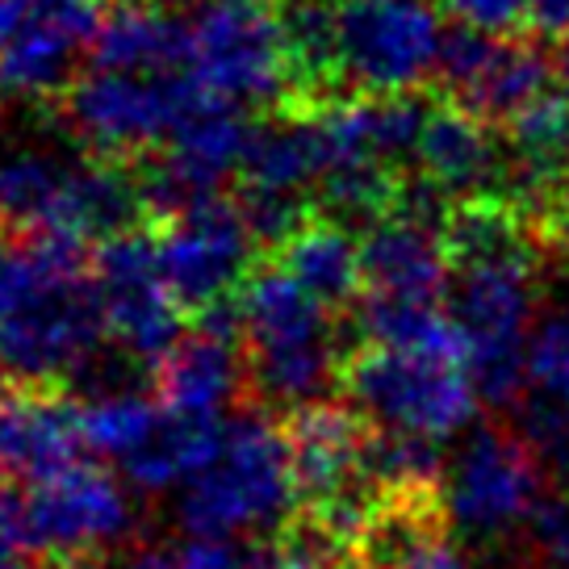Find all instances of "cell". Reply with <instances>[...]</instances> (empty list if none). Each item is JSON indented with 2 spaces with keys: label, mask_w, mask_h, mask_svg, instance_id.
Here are the masks:
<instances>
[{
  "label": "cell",
  "mask_w": 569,
  "mask_h": 569,
  "mask_svg": "<svg viewBox=\"0 0 569 569\" xmlns=\"http://www.w3.org/2000/svg\"><path fill=\"white\" fill-rule=\"evenodd\" d=\"M445 306L469 343V373L481 402L511 407L528 381V327L540 302L545 239L511 197L457 201L448 218Z\"/></svg>",
  "instance_id": "cell-1"
},
{
  "label": "cell",
  "mask_w": 569,
  "mask_h": 569,
  "mask_svg": "<svg viewBox=\"0 0 569 569\" xmlns=\"http://www.w3.org/2000/svg\"><path fill=\"white\" fill-rule=\"evenodd\" d=\"M302 511L293 452L284 423L264 410H239L227 423V445L218 461L180 486L177 519L184 536L239 540L277 536Z\"/></svg>",
  "instance_id": "cell-2"
},
{
  "label": "cell",
  "mask_w": 569,
  "mask_h": 569,
  "mask_svg": "<svg viewBox=\"0 0 569 569\" xmlns=\"http://www.w3.org/2000/svg\"><path fill=\"white\" fill-rule=\"evenodd\" d=\"M343 402L373 427L448 440L478 419V386L465 365L360 343L339 369Z\"/></svg>",
  "instance_id": "cell-3"
},
{
  "label": "cell",
  "mask_w": 569,
  "mask_h": 569,
  "mask_svg": "<svg viewBox=\"0 0 569 569\" xmlns=\"http://www.w3.org/2000/svg\"><path fill=\"white\" fill-rule=\"evenodd\" d=\"M210 101L189 71L134 76V71H84L59 101L63 130L97 160H139L160 151L177 126Z\"/></svg>",
  "instance_id": "cell-4"
},
{
  "label": "cell",
  "mask_w": 569,
  "mask_h": 569,
  "mask_svg": "<svg viewBox=\"0 0 569 569\" xmlns=\"http://www.w3.org/2000/svg\"><path fill=\"white\" fill-rule=\"evenodd\" d=\"M109 339L106 306L89 277H47L0 319V369L9 386L63 390Z\"/></svg>",
  "instance_id": "cell-5"
},
{
  "label": "cell",
  "mask_w": 569,
  "mask_h": 569,
  "mask_svg": "<svg viewBox=\"0 0 569 569\" xmlns=\"http://www.w3.org/2000/svg\"><path fill=\"white\" fill-rule=\"evenodd\" d=\"M545 478L549 473L519 427L481 423L445 473L448 519L465 540L495 549L523 532L532 507L549 490Z\"/></svg>",
  "instance_id": "cell-6"
},
{
  "label": "cell",
  "mask_w": 569,
  "mask_h": 569,
  "mask_svg": "<svg viewBox=\"0 0 569 569\" xmlns=\"http://www.w3.org/2000/svg\"><path fill=\"white\" fill-rule=\"evenodd\" d=\"M440 47L431 0H339V71L352 97L419 92L440 68Z\"/></svg>",
  "instance_id": "cell-7"
},
{
  "label": "cell",
  "mask_w": 569,
  "mask_h": 569,
  "mask_svg": "<svg viewBox=\"0 0 569 569\" xmlns=\"http://www.w3.org/2000/svg\"><path fill=\"white\" fill-rule=\"evenodd\" d=\"M189 76L227 106L277 113L289 92L277 13L251 0H206L193 18Z\"/></svg>",
  "instance_id": "cell-8"
},
{
  "label": "cell",
  "mask_w": 569,
  "mask_h": 569,
  "mask_svg": "<svg viewBox=\"0 0 569 569\" xmlns=\"http://www.w3.org/2000/svg\"><path fill=\"white\" fill-rule=\"evenodd\" d=\"M92 281L106 306L109 339L160 369L184 339V310L160 272V239L139 227L97 243Z\"/></svg>",
  "instance_id": "cell-9"
},
{
  "label": "cell",
  "mask_w": 569,
  "mask_h": 569,
  "mask_svg": "<svg viewBox=\"0 0 569 569\" xmlns=\"http://www.w3.org/2000/svg\"><path fill=\"white\" fill-rule=\"evenodd\" d=\"M552 59L536 38L481 34L452 26L440 47L436 84L440 97L469 109L481 122H511L519 109L549 92Z\"/></svg>",
  "instance_id": "cell-10"
},
{
  "label": "cell",
  "mask_w": 569,
  "mask_h": 569,
  "mask_svg": "<svg viewBox=\"0 0 569 569\" xmlns=\"http://www.w3.org/2000/svg\"><path fill=\"white\" fill-rule=\"evenodd\" d=\"M156 239L163 284L189 315L234 293L251 277V256L260 251L239 213V201L227 193L156 227Z\"/></svg>",
  "instance_id": "cell-11"
},
{
  "label": "cell",
  "mask_w": 569,
  "mask_h": 569,
  "mask_svg": "<svg viewBox=\"0 0 569 569\" xmlns=\"http://www.w3.org/2000/svg\"><path fill=\"white\" fill-rule=\"evenodd\" d=\"M30 528L38 561H84L130 536L134 507L109 469L71 465L30 490Z\"/></svg>",
  "instance_id": "cell-12"
},
{
  "label": "cell",
  "mask_w": 569,
  "mask_h": 569,
  "mask_svg": "<svg viewBox=\"0 0 569 569\" xmlns=\"http://www.w3.org/2000/svg\"><path fill=\"white\" fill-rule=\"evenodd\" d=\"M84 448L80 407L63 390H0V481L42 486L80 465Z\"/></svg>",
  "instance_id": "cell-13"
},
{
  "label": "cell",
  "mask_w": 569,
  "mask_h": 569,
  "mask_svg": "<svg viewBox=\"0 0 569 569\" xmlns=\"http://www.w3.org/2000/svg\"><path fill=\"white\" fill-rule=\"evenodd\" d=\"M448 231L423 218L393 210L360 234V264L365 289L377 298L402 302H440L448 293L452 260H448Z\"/></svg>",
  "instance_id": "cell-14"
},
{
  "label": "cell",
  "mask_w": 569,
  "mask_h": 569,
  "mask_svg": "<svg viewBox=\"0 0 569 569\" xmlns=\"http://www.w3.org/2000/svg\"><path fill=\"white\" fill-rule=\"evenodd\" d=\"M502 151L507 142L498 139V130H490V122L436 97L423 134H419L415 172L452 201H473V197L498 193Z\"/></svg>",
  "instance_id": "cell-15"
},
{
  "label": "cell",
  "mask_w": 569,
  "mask_h": 569,
  "mask_svg": "<svg viewBox=\"0 0 569 569\" xmlns=\"http://www.w3.org/2000/svg\"><path fill=\"white\" fill-rule=\"evenodd\" d=\"M248 393V352L213 336L180 339V348L156 369V398L172 415L189 419H222L227 402Z\"/></svg>",
  "instance_id": "cell-16"
},
{
  "label": "cell",
  "mask_w": 569,
  "mask_h": 569,
  "mask_svg": "<svg viewBox=\"0 0 569 569\" xmlns=\"http://www.w3.org/2000/svg\"><path fill=\"white\" fill-rule=\"evenodd\" d=\"M327 168H331V139L319 113H264V122H256L251 130L239 177L256 189L306 193L319 189Z\"/></svg>",
  "instance_id": "cell-17"
},
{
  "label": "cell",
  "mask_w": 569,
  "mask_h": 569,
  "mask_svg": "<svg viewBox=\"0 0 569 569\" xmlns=\"http://www.w3.org/2000/svg\"><path fill=\"white\" fill-rule=\"evenodd\" d=\"M92 68L168 76L193 59V18L168 9H113L92 42Z\"/></svg>",
  "instance_id": "cell-18"
},
{
  "label": "cell",
  "mask_w": 569,
  "mask_h": 569,
  "mask_svg": "<svg viewBox=\"0 0 569 569\" xmlns=\"http://www.w3.org/2000/svg\"><path fill=\"white\" fill-rule=\"evenodd\" d=\"M239 310H243V336L248 348H289V343H319L336 339L331 310L298 284L281 264L251 268L239 284Z\"/></svg>",
  "instance_id": "cell-19"
},
{
  "label": "cell",
  "mask_w": 569,
  "mask_h": 569,
  "mask_svg": "<svg viewBox=\"0 0 569 569\" xmlns=\"http://www.w3.org/2000/svg\"><path fill=\"white\" fill-rule=\"evenodd\" d=\"M272 260L298 284H306L327 310H356L360 298L369 293L365 289V264H360V243L343 222L327 218V213L306 218L302 231L293 234Z\"/></svg>",
  "instance_id": "cell-20"
},
{
  "label": "cell",
  "mask_w": 569,
  "mask_h": 569,
  "mask_svg": "<svg viewBox=\"0 0 569 569\" xmlns=\"http://www.w3.org/2000/svg\"><path fill=\"white\" fill-rule=\"evenodd\" d=\"M348 331H356V348L377 343V348L431 356V360L469 369V343H465L457 319L448 315V306L440 302H402V298L365 293L348 319Z\"/></svg>",
  "instance_id": "cell-21"
},
{
  "label": "cell",
  "mask_w": 569,
  "mask_h": 569,
  "mask_svg": "<svg viewBox=\"0 0 569 569\" xmlns=\"http://www.w3.org/2000/svg\"><path fill=\"white\" fill-rule=\"evenodd\" d=\"M71 168L59 151L18 142L0 151V231H59Z\"/></svg>",
  "instance_id": "cell-22"
},
{
  "label": "cell",
  "mask_w": 569,
  "mask_h": 569,
  "mask_svg": "<svg viewBox=\"0 0 569 569\" xmlns=\"http://www.w3.org/2000/svg\"><path fill=\"white\" fill-rule=\"evenodd\" d=\"M227 423L231 419H189V415H163L160 431L147 445L126 457V478L139 486L142 495H163L172 486H189L197 473H206L218 452L227 445Z\"/></svg>",
  "instance_id": "cell-23"
},
{
  "label": "cell",
  "mask_w": 569,
  "mask_h": 569,
  "mask_svg": "<svg viewBox=\"0 0 569 569\" xmlns=\"http://www.w3.org/2000/svg\"><path fill=\"white\" fill-rule=\"evenodd\" d=\"M80 51H84L80 42H71L68 34H59L54 26L30 13L18 34L0 42V97L30 101V106L63 101V92L80 80L76 76Z\"/></svg>",
  "instance_id": "cell-24"
},
{
  "label": "cell",
  "mask_w": 569,
  "mask_h": 569,
  "mask_svg": "<svg viewBox=\"0 0 569 569\" xmlns=\"http://www.w3.org/2000/svg\"><path fill=\"white\" fill-rule=\"evenodd\" d=\"M163 402H151V393H113V398H97L89 407H80V423H84V445L101 457H134L163 423Z\"/></svg>",
  "instance_id": "cell-25"
},
{
  "label": "cell",
  "mask_w": 569,
  "mask_h": 569,
  "mask_svg": "<svg viewBox=\"0 0 569 569\" xmlns=\"http://www.w3.org/2000/svg\"><path fill=\"white\" fill-rule=\"evenodd\" d=\"M126 569H251V540H210V536L151 540L134 549Z\"/></svg>",
  "instance_id": "cell-26"
},
{
  "label": "cell",
  "mask_w": 569,
  "mask_h": 569,
  "mask_svg": "<svg viewBox=\"0 0 569 569\" xmlns=\"http://www.w3.org/2000/svg\"><path fill=\"white\" fill-rule=\"evenodd\" d=\"M523 393L569 402V310H552L532 327Z\"/></svg>",
  "instance_id": "cell-27"
},
{
  "label": "cell",
  "mask_w": 569,
  "mask_h": 569,
  "mask_svg": "<svg viewBox=\"0 0 569 569\" xmlns=\"http://www.w3.org/2000/svg\"><path fill=\"white\" fill-rule=\"evenodd\" d=\"M523 557L532 569H569V490L549 486L523 523Z\"/></svg>",
  "instance_id": "cell-28"
},
{
  "label": "cell",
  "mask_w": 569,
  "mask_h": 569,
  "mask_svg": "<svg viewBox=\"0 0 569 569\" xmlns=\"http://www.w3.org/2000/svg\"><path fill=\"white\" fill-rule=\"evenodd\" d=\"M42 566L34 549V528H30V495L0 481V569H34Z\"/></svg>",
  "instance_id": "cell-29"
},
{
  "label": "cell",
  "mask_w": 569,
  "mask_h": 569,
  "mask_svg": "<svg viewBox=\"0 0 569 569\" xmlns=\"http://www.w3.org/2000/svg\"><path fill=\"white\" fill-rule=\"evenodd\" d=\"M393 569H473V566H469V557H465L452 540H440V545H427V549H419L415 557L398 561Z\"/></svg>",
  "instance_id": "cell-30"
},
{
  "label": "cell",
  "mask_w": 569,
  "mask_h": 569,
  "mask_svg": "<svg viewBox=\"0 0 569 569\" xmlns=\"http://www.w3.org/2000/svg\"><path fill=\"white\" fill-rule=\"evenodd\" d=\"M557 80H561V92L569 97V38L561 42V54H557Z\"/></svg>",
  "instance_id": "cell-31"
},
{
  "label": "cell",
  "mask_w": 569,
  "mask_h": 569,
  "mask_svg": "<svg viewBox=\"0 0 569 569\" xmlns=\"http://www.w3.org/2000/svg\"><path fill=\"white\" fill-rule=\"evenodd\" d=\"M34 569H101L92 557H84V561H42V566H34Z\"/></svg>",
  "instance_id": "cell-32"
},
{
  "label": "cell",
  "mask_w": 569,
  "mask_h": 569,
  "mask_svg": "<svg viewBox=\"0 0 569 569\" xmlns=\"http://www.w3.org/2000/svg\"><path fill=\"white\" fill-rule=\"evenodd\" d=\"M251 4H264V9H277V4H281V0H251Z\"/></svg>",
  "instance_id": "cell-33"
},
{
  "label": "cell",
  "mask_w": 569,
  "mask_h": 569,
  "mask_svg": "<svg viewBox=\"0 0 569 569\" xmlns=\"http://www.w3.org/2000/svg\"><path fill=\"white\" fill-rule=\"evenodd\" d=\"M4 386H9V377H4V369H0V390H4Z\"/></svg>",
  "instance_id": "cell-34"
}]
</instances>
